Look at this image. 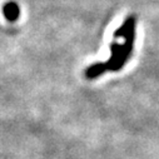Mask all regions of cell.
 <instances>
[{
    "label": "cell",
    "instance_id": "cell-1",
    "mask_svg": "<svg viewBox=\"0 0 159 159\" xmlns=\"http://www.w3.org/2000/svg\"><path fill=\"white\" fill-rule=\"evenodd\" d=\"M122 53V44H118V43H111L110 44V58L109 60L105 63L108 71H116V65L119 61V57H120Z\"/></svg>",
    "mask_w": 159,
    "mask_h": 159
},
{
    "label": "cell",
    "instance_id": "cell-4",
    "mask_svg": "<svg viewBox=\"0 0 159 159\" xmlns=\"http://www.w3.org/2000/svg\"><path fill=\"white\" fill-rule=\"evenodd\" d=\"M135 21H137V20H135V16H134V15L128 16V18L124 20V23L122 24V26L119 28L118 30L114 31V38H115V39H116V38H124V36L127 35V33L130 30V28L135 25Z\"/></svg>",
    "mask_w": 159,
    "mask_h": 159
},
{
    "label": "cell",
    "instance_id": "cell-3",
    "mask_svg": "<svg viewBox=\"0 0 159 159\" xmlns=\"http://www.w3.org/2000/svg\"><path fill=\"white\" fill-rule=\"evenodd\" d=\"M105 71H108L105 63H94L85 69L84 74H85V78H88V79H95V78L100 76L102 74H104Z\"/></svg>",
    "mask_w": 159,
    "mask_h": 159
},
{
    "label": "cell",
    "instance_id": "cell-2",
    "mask_svg": "<svg viewBox=\"0 0 159 159\" xmlns=\"http://www.w3.org/2000/svg\"><path fill=\"white\" fill-rule=\"evenodd\" d=\"M3 14L8 21L14 23L20 16V8L15 2H8L3 7Z\"/></svg>",
    "mask_w": 159,
    "mask_h": 159
}]
</instances>
